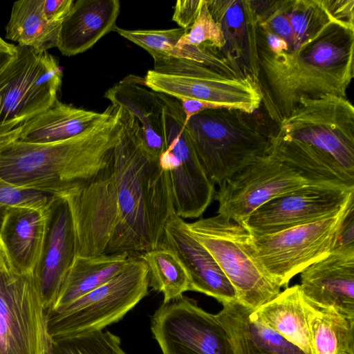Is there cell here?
<instances>
[{
  "label": "cell",
  "instance_id": "6da1fadb",
  "mask_svg": "<svg viewBox=\"0 0 354 354\" xmlns=\"http://www.w3.org/2000/svg\"><path fill=\"white\" fill-rule=\"evenodd\" d=\"M120 108L122 131L105 167L57 195L71 212L75 256H134L156 249L175 213L167 171L145 147L136 118Z\"/></svg>",
  "mask_w": 354,
  "mask_h": 354
},
{
  "label": "cell",
  "instance_id": "7a4b0ae2",
  "mask_svg": "<svg viewBox=\"0 0 354 354\" xmlns=\"http://www.w3.org/2000/svg\"><path fill=\"white\" fill-rule=\"evenodd\" d=\"M277 127L274 156L311 180L354 187V107L347 98H301Z\"/></svg>",
  "mask_w": 354,
  "mask_h": 354
},
{
  "label": "cell",
  "instance_id": "3957f363",
  "mask_svg": "<svg viewBox=\"0 0 354 354\" xmlns=\"http://www.w3.org/2000/svg\"><path fill=\"white\" fill-rule=\"evenodd\" d=\"M121 131L120 108L113 105L106 118L73 138L0 145V177L19 187L57 195L90 180L105 167Z\"/></svg>",
  "mask_w": 354,
  "mask_h": 354
},
{
  "label": "cell",
  "instance_id": "277c9868",
  "mask_svg": "<svg viewBox=\"0 0 354 354\" xmlns=\"http://www.w3.org/2000/svg\"><path fill=\"white\" fill-rule=\"evenodd\" d=\"M354 23L336 19L288 64L260 80L261 104L278 125L301 98H347L353 78Z\"/></svg>",
  "mask_w": 354,
  "mask_h": 354
},
{
  "label": "cell",
  "instance_id": "5b68a950",
  "mask_svg": "<svg viewBox=\"0 0 354 354\" xmlns=\"http://www.w3.org/2000/svg\"><path fill=\"white\" fill-rule=\"evenodd\" d=\"M234 109L206 110L185 122L190 142L209 176L221 185L267 153L270 133Z\"/></svg>",
  "mask_w": 354,
  "mask_h": 354
},
{
  "label": "cell",
  "instance_id": "8992f818",
  "mask_svg": "<svg viewBox=\"0 0 354 354\" xmlns=\"http://www.w3.org/2000/svg\"><path fill=\"white\" fill-rule=\"evenodd\" d=\"M0 73V145L13 141L33 118L57 100L62 70L47 50L17 45Z\"/></svg>",
  "mask_w": 354,
  "mask_h": 354
},
{
  "label": "cell",
  "instance_id": "52a82bcc",
  "mask_svg": "<svg viewBox=\"0 0 354 354\" xmlns=\"http://www.w3.org/2000/svg\"><path fill=\"white\" fill-rule=\"evenodd\" d=\"M187 227L213 256L239 303L256 310L280 292L257 258L252 234L242 225L218 214L187 223Z\"/></svg>",
  "mask_w": 354,
  "mask_h": 354
},
{
  "label": "cell",
  "instance_id": "ba28073f",
  "mask_svg": "<svg viewBox=\"0 0 354 354\" xmlns=\"http://www.w3.org/2000/svg\"><path fill=\"white\" fill-rule=\"evenodd\" d=\"M149 292V273L140 257H131L113 279L55 310H47L51 339L102 330L121 320Z\"/></svg>",
  "mask_w": 354,
  "mask_h": 354
},
{
  "label": "cell",
  "instance_id": "9c48e42d",
  "mask_svg": "<svg viewBox=\"0 0 354 354\" xmlns=\"http://www.w3.org/2000/svg\"><path fill=\"white\" fill-rule=\"evenodd\" d=\"M153 69L144 77L151 90L178 100L194 99L223 104L252 114L261 105L262 93L251 77H236L185 59L153 57Z\"/></svg>",
  "mask_w": 354,
  "mask_h": 354
},
{
  "label": "cell",
  "instance_id": "30bf717a",
  "mask_svg": "<svg viewBox=\"0 0 354 354\" xmlns=\"http://www.w3.org/2000/svg\"><path fill=\"white\" fill-rule=\"evenodd\" d=\"M165 104V151L160 157L170 180L175 214L198 218L215 195V184L198 157L185 128L180 102L160 93Z\"/></svg>",
  "mask_w": 354,
  "mask_h": 354
},
{
  "label": "cell",
  "instance_id": "8fae6325",
  "mask_svg": "<svg viewBox=\"0 0 354 354\" xmlns=\"http://www.w3.org/2000/svg\"><path fill=\"white\" fill-rule=\"evenodd\" d=\"M51 339L34 273L15 272L0 261V354H48Z\"/></svg>",
  "mask_w": 354,
  "mask_h": 354
},
{
  "label": "cell",
  "instance_id": "7c38bea8",
  "mask_svg": "<svg viewBox=\"0 0 354 354\" xmlns=\"http://www.w3.org/2000/svg\"><path fill=\"white\" fill-rule=\"evenodd\" d=\"M351 202L338 214L274 233L252 235L257 259L280 288L334 250L337 234Z\"/></svg>",
  "mask_w": 354,
  "mask_h": 354
},
{
  "label": "cell",
  "instance_id": "4fadbf2b",
  "mask_svg": "<svg viewBox=\"0 0 354 354\" xmlns=\"http://www.w3.org/2000/svg\"><path fill=\"white\" fill-rule=\"evenodd\" d=\"M313 182L317 181L267 153L219 185L214 195L218 212L241 225L267 202Z\"/></svg>",
  "mask_w": 354,
  "mask_h": 354
},
{
  "label": "cell",
  "instance_id": "5bb4252c",
  "mask_svg": "<svg viewBox=\"0 0 354 354\" xmlns=\"http://www.w3.org/2000/svg\"><path fill=\"white\" fill-rule=\"evenodd\" d=\"M151 321L152 334L162 354H234L216 315L187 296L162 303Z\"/></svg>",
  "mask_w": 354,
  "mask_h": 354
},
{
  "label": "cell",
  "instance_id": "9a60e30c",
  "mask_svg": "<svg viewBox=\"0 0 354 354\" xmlns=\"http://www.w3.org/2000/svg\"><path fill=\"white\" fill-rule=\"evenodd\" d=\"M354 201V187L313 182L267 202L241 224L252 235L279 232L334 216Z\"/></svg>",
  "mask_w": 354,
  "mask_h": 354
},
{
  "label": "cell",
  "instance_id": "2e32d148",
  "mask_svg": "<svg viewBox=\"0 0 354 354\" xmlns=\"http://www.w3.org/2000/svg\"><path fill=\"white\" fill-rule=\"evenodd\" d=\"M299 286L312 305L354 318V250H333L309 266Z\"/></svg>",
  "mask_w": 354,
  "mask_h": 354
},
{
  "label": "cell",
  "instance_id": "e0dca14e",
  "mask_svg": "<svg viewBox=\"0 0 354 354\" xmlns=\"http://www.w3.org/2000/svg\"><path fill=\"white\" fill-rule=\"evenodd\" d=\"M162 244L171 250L184 266L190 291L212 297L221 304L237 300L233 286L213 256L192 234L187 222L175 213L166 224Z\"/></svg>",
  "mask_w": 354,
  "mask_h": 354
},
{
  "label": "cell",
  "instance_id": "ac0fdd59",
  "mask_svg": "<svg viewBox=\"0 0 354 354\" xmlns=\"http://www.w3.org/2000/svg\"><path fill=\"white\" fill-rule=\"evenodd\" d=\"M207 3L225 38L222 57L238 74L257 83V22L251 0H207Z\"/></svg>",
  "mask_w": 354,
  "mask_h": 354
},
{
  "label": "cell",
  "instance_id": "d6986e66",
  "mask_svg": "<svg viewBox=\"0 0 354 354\" xmlns=\"http://www.w3.org/2000/svg\"><path fill=\"white\" fill-rule=\"evenodd\" d=\"M51 207H11L3 209L0 243L8 264L15 272L34 273L44 249Z\"/></svg>",
  "mask_w": 354,
  "mask_h": 354
},
{
  "label": "cell",
  "instance_id": "ffe728a7",
  "mask_svg": "<svg viewBox=\"0 0 354 354\" xmlns=\"http://www.w3.org/2000/svg\"><path fill=\"white\" fill-rule=\"evenodd\" d=\"M75 256L71 212L66 201L58 196L51 207L44 249L34 272L47 310L55 302Z\"/></svg>",
  "mask_w": 354,
  "mask_h": 354
},
{
  "label": "cell",
  "instance_id": "44dd1931",
  "mask_svg": "<svg viewBox=\"0 0 354 354\" xmlns=\"http://www.w3.org/2000/svg\"><path fill=\"white\" fill-rule=\"evenodd\" d=\"M104 97L136 118L145 147L160 159L165 151V104L161 94L149 88L144 77L130 75L109 88Z\"/></svg>",
  "mask_w": 354,
  "mask_h": 354
},
{
  "label": "cell",
  "instance_id": "7402d4cb",
  "mask_svg": "<svg viewBox=\"0 0 354 354\" xmlns=\"http://www.w3.org/2000/svg\"><path fill=\"white\" fill-rule=\"evenodd\" d=\"M118 0H77L62 21L57 48L63 55L73 56L93 47L118 27Z\"/></svg>",
  "mask_w": 354,
  "mask_h": 354
},
{
  "label": "cell",
  "instance_id": "603a6c76",
  "mask_svg": "<svg viewBox=\"0 0 354 354\" xmlns=\"http://www.w3.org/2000/svg\"><path fill=\"white\" fill-rule=\"evenodd\" d=\"M216 316L223 325L234 354H305L267 326L237 300L223 302Z\"/></svg>",
  "mask_w": 354,
  "mask_h": 354
},
{
  "label": "cell",
  "instance_id": "cb8c5ba5",
  "mask_svg": "<svg viewBox=\"0 0 354 354\" xmlns=\"http://www.w3.org/2000/svg\"><path fill=\"white\" fill-rule=\"evenodd\" d=\"M112 108L111 104L103 112H95L64 104L57 99L23 127L13 141L45 144L73 138L106 118Z\"/></svg>",
  "mask_w": 354,
  "mask_h": 354
},
{
  "label": "cell",
  "instance_id": "d4e9b609",
  "mask_svg": "<svg viewBox=\"0 0 354 354\" xmlns=\"http://www.w3.org/2000/svg\"><path fill=\"white\" fill-rule=\"evenodd\" d=\"M308 306L297 284L280 292L255 313L267 326L305 354H314L308 325Z\"/></svg>",
  "mask_w": 354,
  "mask_h": 354
},
{
  "label": "cell",
  "instance_id": "484cf974",
  "mask_svg": "<svg viewBox=\"0 0 354 354\" xmlns=\"http://www.w3.org/2000/svg\"><path fill=\"white\" fill-rule=\"evenodd\" d=\"M128 254L75 256L57 298L48 310H57L118 275L131 258Z\"/></svg>",
  "mask_w": 354,
  "mask_h": 354
},
{
  "label": "cell",
  "instance_id": "4316f807",
  "mask_svg": "<svg viewBox=\"0 0 354 354\" xmlns=\"http://www.w3.org/2000/svg\"><path fill=\"white\" fill-rule=\"evenodd\" d=\"M60 26L46 19L41 0L17 1L13 3L6 26V38L18 45L47 50L57 46Z\"/></svg>",
  "mask_w": 354,
  "mask_h": 354
},
{
  "label": "cell",
  "instance_id": "83f0119b",
  "mask_svg": "<svg viewBox=\"0 0 354 354\" xmlns=\"http://www.w3.org/2000/svg\"><path fill=\"white\" fill-rule=\"evenodd\" d=\"M308 325L314 354H354V318L309 303Z\"/></svg>",
  "mask_w": 354,
  "mask_h": 354
},
{
  "label": "cell",
  "instance_id": "f1b7e54d",
  "mask_svg": "<svg viewBox=\"0 0 354 354\" xmlns=\"http://www.w3.org/2000/svg\"><path fill=\"white\" fill-rule=\"evenodd\" d=\"M146 263L149 287L163 295V303L178 299L190 290L188 274L177 257L164 245L139 256Z\"/></svg>",
  "mask_w": 354,
  "mask_h": 354
},
{
  "label": "cell",
  "instance_id": "f546056e",
  "mask_svg": "<svg viewBox=\"0 0 354 354\" xmlns=\"http://www.w3.org/2000/svg\"><path fill=\"white\" fill-rule=\"evenodd\" d=\"M48 354H127L120 338L109 330H97L51 339Z\"/></svg>",
  "mask_w": 354,
  "mask_h": 354
},
{
  "label": "cell",
  "instance_id": "4dcf8cb0",
  "mask_svg": "<svg viewBox=\"0 0 354 354\" xmlns=\"http://www.w3.org/2000/svg\"><path fill=\"white\" fill-rule=\"evenodd\" d=\"M209 44L219 52L225 45L220 26L214 21L208 9L207 0H201L197 17L188 31L178 40L176 47L201 46Z\"/></svg>",
  "mask_w": 354,
  "mask_h": 354
},
{
  "label": "cell",
  "instance_id": "1f68e13d",
  "mask_svg": "<svg viewBox=\"0 0 354 354\" xmlns=\"http://www.w3.org/2000/svg\"><path fill=\"white\" fill-rule=\"evenodd\" d=\"M58 196L51 193L24 188L0 177V209L11 207L49 208Z\"/></svg>",
  "mask_w": 354,
  "mask_h": 354
},
{
  "label": "cell",
  "instance_id": "d6a6232c",
  "mask_svg": "<svg viewBox=\"0 0 354 354\" xmlns=\"http://www.w3.org/2000/svg\"><path fill=\"white\" fill-rule=\"evenodd\" d=\"M201 0H179L176 2L172 20L180 28L189 30L194 22L201 6Z\"/></svg>",
  "mask_w": 354,
  "mask_h": 354
},
{
  "label": "cell",
  "instance_id": "836d02e7",
  "mask_svg": "<svg viewBox=\"0 0 354 354\" xmlns=\"http://www.w3.org/2000/svg\"><path fill=\"white\" fill-rule=\"evenodd\" d=\"M73 0H41V8L50 23L61 24L70 12Z\"/></svg>",
  "mask_w": 354,
  "mask_h": 354
},
{
  "label": "cell",
  "instance_id": "e575fe53",
  "mask_svg": "<svg viewBox=\"0 0 354 354\" xmlns=\"http://www.w3.org/2000/svg\"><path fill=\"white\" fill-rule=\"evenodd\" d=\"M333 250H354V205L343 220Z\"/></svg>",
  "mask_w": 354,
  "mask_h": 354
},
{
  "label": "cell",
  "instance_id": "d590c367",
  "mask_svg": "<svg viewBox=\"0 0 354 354\" xmlns=\"http://www.w3.org/2000/svg\"><path fill=\"white\" fill-rule=\"evenodd\" d=\"M179 101L185 115V122L192 116L206 110L228 109L223 104L199 100L183 99Z\"/></svg>",
  "mask_w": 354,
  "mask_h": 354
},
{
  "label": "cell",
  "instance_id": "8d00e7d4",
  "mask_svg": "<svg viewBox=\"0 0 354 354\" xmlns=\"http://www.w3.org/2000/svg\"><path fill=\"white\" fill-rule=\"evenodd\" d=\"M17 47V46H16ZM15 52L0 49V73L7 66L15 56Z\"/></svg>",
  "mask_w": 354,
  "mask_h": 354
},
{
  "label": "cell",
  "instance_id": "74e56055",
  "mask_svg": "<svg viewBox=\"0 0 354 354\" xmlns=\"http://www.w3.org/2000/svg\"><path fill=\"white\" fill-rule=\"evenodd\" d=\"M0 49L8 50V51H12L15 52L17 50L16 46L9 44L4 41L1 37H0Z\"/></svg>",
  "mask_w": 354,
  "mask_h": 354
},
{
  "label": "cell",
  "instance_id": "f35d334b",
  "mask_svg": "<svg viewBox=\"0 0 354 354\" xmlns=\"http://www.w3.org/2000/svg\"><path fill=\"white\" fill-rule=\"evenodd\" d=\"M6 258L3 248L1 246V244L0 243V261Z\"/></svg>",
  "mask_w": 354,
  "mask_h": 354
}]
</instances>
